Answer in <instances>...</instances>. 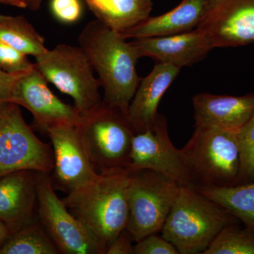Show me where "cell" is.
<instances>
[{"label":"cell","instance_id":"44dd1931","mask_svg":"<svg viewBox=\"0 0 254 254\" xmlns=\"http://www.w3.org/2000/svg\"><path fill=\"white\" fill-rule=\"evenodd\" d=\"M0 42L35 58L48 50L44 38L23 16L0 15Z\"/></svg>","mask_w":254,"mask_h":254},{"label":"cell","instance_id":"7c38bea8","mask_svg":"<svg viewBox=\"0 0 254 254\" xmlns=\"http://www.w3.org/2000/svg\"><path fill=\"white\" fill-rule=\"evenodd\" d=\"M48 83L35 65L16 83L11 103L28 110L37 126L46 133L60 125L78 126L81 122V115L74 106L58 98L50 89Z\"/></svg>","mask_w":254,"mask_h":254},{"label":"cell","instance_id":"30bf717a","mask_svg":"<svg viewBox=\"0 0 254 254\" xmlns=\"http://www.w3.org/2000/svg\"><path fill=\"white\" fill-rule=\"evenodd\" d=\"M127 169L131 172L152 170L181 186L194 187L181 150L170 140L166 118L160 114L153 126L133 136Z\"/></svg>","mask_w":254,"mask_h":254},{"label":"cell","instance_id":"d6a6232c","mask_svg":"<svg viewBox=\"0 0 254 254\" xmlns=\"http://www.w3.org/2000/svg\"><path fill=\"white\" fill-rule=\"evenodd\" d=\"M217 1H218V0H210V2H211L212 6H213V5L215 4Z\"/></svg>","mask_w":254,"mask_h":254},{"label":"cell","instance_id":"4fadbf2b","mask_svg":"<svg viewBox=\"0 0 254 254\" xmlns=\"http://www.w3.org/2000/svg\"><path fill=\"white\" fill-rule=\"evenodd\" d=\"M198 28L213 48L254 43V0H218Z\"/></svg>","mask_w":254,"mask_h":254},{"label":"cell","instance_id":"3957f363","mask_svg":"<svg viewBox=\"0 0 254 254\" xmlns=\"http://www.w3.org/2000/svg\"><path fill=\"white\" fill-rule=\"evenodd\" d=\"M240 220L194 187L180 186L162 230L179 254H203L225 227Z\"/></svg>","mask_w":254,"mask_h":254},{"label":"cell","instance_id":"83f0119b","mask_svg":"<svg viewBox=\"0 0 254 254\" xmlns=\"http://www.w3.org/2000/svg\"><path fill=\"white\" fill-rule=\"evenodd\" d=\"M24 74H10L0 70V107L11 103L15 86Z\"/></svg>","mask_w":254,"mask_h":254},{"label":"cell","instance_id":"ffe728a7","mask_svg":"<svg viewBox=\"0 0 254 254\" xmlns=\"http://www.w3.org/2000/svg\"><path fill=\"white\" fill-rule=\"evenodd\" d=\"M193 187L254 230V182L227 187Z\"/></svg>","mask_w":254,"mask_h":254},{"label":"cell","instance_id":"52a82bcc","mask_svg":"<svg viewBox=\"0 0 254 254\" xmlns=\"http://www.w3.org/2000/svg\"><path fill=\"white\" fill-rule=\"evenodd\" d=\"M180 186L169 177L152 170L130 171L127 230L135 242L162 231Z\"/></svg>","mask_w":254,"mask_h":254},{"label":"cell","instance_id":"1f68e13d","mask_svg":"<svg viewBox=\"0 0 254 254\" xmlns=\"http://www.w3.org/2000/svg\"><path fill=\"white\" fill-rule=\"evenodd\" d=\"M43 0H28V8L32 11H37L41 7Z\"/></svg>","mask_w":254,"mask_h":254},{"label":"cell","instance_id":"7a4b0ae2","mask_svg":"<svg viewBox=\"0 0 254 254\" xmlns=\"http://www.w3.org/2000/svg\"><path fill=\"white\" fill-rule=\"evenodd\" d=\"M129 179L128 169L98 173L62 198L69 211L91 232L105 254L128 225Z\"/></svg>","mask_w":254,"mask_h":254},{"label":"cell","instance_id":"603a6c76","mask_svg":"<svg viewBox=\"0 0 254 254\" xmlns=\"http://www.w3.org/2000/svg\"><path fill=\"white\" fill-rule=\"evenodd\" d=\"M204 254H254V230L234 224L224 228Z\"/></svg>","mask_w":254,"mask_h":254},{"label":"cell","instance_id":"ac0fdd59","mask_svg":"<svg viewBox=\"0 0 254 254\" xmlns=\"http://www.w3.org/2000/svg\"><path fill=\"white\" fill-rule=\"evenodd\" d=\"M211 7L210 0H183L168 12L153 17L149 16L120 35L127 40L138 39L192 31L199 26Z\"/></svg>","mask_w":254,"mask_h":254},{"label":"cell","instance_id":"ba28073f","mask_svg":"<svg viewBox=\"0 0 254 254\" xmlns=\"http://www.w3.org/2000/svg\"><path fill=\"white\" fill-rule=\"evenodd\" d=\"M53 168V148L35 134L19 105L0 107V177L20 170L51 174Z\"/></svg>","mask_w":254,"mask_h":254},{"label":"cell","instance_id":"277c9868","mask_svg":"<svg viewBox=\"0 0 254 254\" xmlns=\"http://www.w3.org/2000/svg\"><path fill=\"white\" fill-rule=\"evenodd\" d=\"M237 131L195 127L190 141L180 149L194 187L240 185V154Z\"/></svg>","mask_w":254,"mask_h":254},{"label":"cell","instance_id":"e0dca14e","mask_svg":"<svg viewBox=\"0 0 254 254\" xmlns=\"http://www.w3.org/2000/svg\"><path fill=\"white\" fill-rule=\"evenodd\" d=\"M192 101L195 127L237 131L254 113V93L243 96L199 93Z\"/></svg>","mask_w":254,"mask_h":254},{"label":"cell","instance_id":"f546056e","mask_svg":"<svg viewBox=\"0 0 254 254\" xmlns=\"http://www.w3.org/2000/svg\"><path fill=\"white\" fill-rule=\"evenodd\" d=\"M11 232L8 227L0 220V248L11 236Z\"/></svg>","mask_w":254,"mask_h":254},{"label":"cell","instance_id":"9a60e30c","mask_svg":"<svg viewBox=\"0 0 254 254\" xmlns=\"http://www.w3.org/2000/svg\"><path fill=\"white\" fill-rule=\"evenodd\" d=\"M131 43L139 59L148 57L180 68L204 59L213 49L208 37L198 28L171 36L138 38Z\"/></svg>","mask_w":254,"mask_h":254},{"label":"cell","instance_id":"5b68a950","mask_svg":"<svg viewBox=\"0 0 254 254\" xmlns=\"http://www.w3.org/2000/svg\"><path fill=\"white\" fill-rule=\"evenodd\" d=\"M81 117L78 133L97 173L127 169L136 133L126 115L102 102Z\"/></svg>","mask_w":254,"mask_h":254},{"label":"cell","instance_id":"2e32d148","mask_svg":"<svg viewBox=\"0 0 254 254\" xmlns=\"http://www.w3.org/2000/svg\"><path fill=\"white\" fill-rule=\"evenodd\" d=\"M181 68L171 64L158 63L149 74L141 78L127 115L136 133L144 131L154 125L160 100Z\"/></svg>","mask_w":254,"mask_h":254},{"label":"cell","instance_id":"d6986e66","mask_svg":"<svg viewBox=\"0 0 254 254\" xmlns=\"http://www.w3.org/2000/svg\"><path fill=\"white\" fill-rule=\"evenodd\" d=\"M96 19L121 33L143 22L153 9L152 0H83Z\"/></svg>","mask_w":254,"mask_h":254},{"label":"cell","instance_id":"484cf974","mask_svg":"<svg viewBox=\"0 0 254 254\" xmlns=\"http://www.w3.org/2000/svg\"><path fill=\"white\" fill-rule=\"evenodd\" d=\"M50 9L54 17L65 24L77 22L83 13L81 0H51Z\"/></svg>","mask_w":254,"mask_h":254},{"label":"cell","instance_id":"4dcf8cb0","mask_svg":"<svg viewBox=\"0 0 254 254\" xmlns=\"http://www.w3.org/2000/svg\"><path fill=\"white\" fill-rule=\"evenodd\" d=\"M0 3L21 9H26L28 8V0H0Z\"/></svg>","mask_w":254,"mask_h":254},{"label":"cell","instance_id":"cb8c5ba5","mask_svg":"<svg viewBox=\"0 0 254 254\" xmlns=\"http://www.w3.org/2000/svg\"><path fill=\"white\" fill-rule=\"evenodd\" d=\"M240 154V184L254 182V113L237 131Z\"/></svg>","mask_w":254,"mask_h":254},{"label":"cell","instance_id":"4316f807","mask_svg":"<svg viewBox=\"0 0 254 254\" xmlns=\"http://www.w3.org/2000/svg\"><path fill=\"white\" fill-rule=\"evenodd\" d=\"M176 247L163 236L152 234L134 245V254H178Z\"/></svg>","mask_w":254,"mask_h":254},{"label":"cell","instance_id":"6da1fadb","mask_svg":"<svg viewBox=\"0 0 254 254\" xmlns=\"http://www.w3.org/2000/svg\"><path fill=\"white\" fill-rule=\"evenodd\" d=\"M103 88V103L127 115L141 78L136 71L138 58L131 42L98 20L87 23L78 37Z\"/></svg>","mask_w":254,"mask_h":254},{"label":"cell","instance_id":"9c48e42d","mask_svg":"<svg viewBox=\"0 0 254 254\" xmlns=\"http://www.w3.org/2000/svg\"><path fill=\"white\" fill-rule=\"evenodd\" d=\"M37 220L62 254H105L96 239L56 194L50 174L38 172Z\"/></svg>","mask_w":254,"mask_h":254},{"label":"cell","instance_id":"8fae6325","mask_svg":"<svg viewBox=\"0 0 254 254\" xmlns=\"http://www.w3.org/2000/svg\"><path fill=\"white\" fill-rule=\"evenodd\" d=\"M46 133L51 141L54 157L50 177L55 190L68 193L98 175L82 143L77 126L60 125L50 128Z\"/></svg>","mask_w":254,"mask_h":254},{"label":"cell","instance_id":"7402d4cb","mask_svg":"<svg viewBox=\"0 0 254 254\" xmlns=\"http://www.w3.org/2000/svg\"><path fill=\"white\" fill-rule=\"evenodd\" d=\"M59 254L38 220L11 234L0 248V254Z\"/></svg>","mask_w":254,"mask_h":254},{"label":"cell","instance_id":"d4e9b609","mask_svg":"<svg viewBox=\"0 0 254 254\" xmlns=\"http://www.w3.org/2000/svg\"><path fill=\"white\" fill-rule=\"evenodd\" d=\"M35 67L28 55L0 42V70L10 74H23Z\"/></svg>","mask_w":254,"mask_h":254},{"label":"cell","instance_id":"f1b7e54d","mask_svg":"<svg viewBox=\"0 0 254 254\" xmlns=\"http://www.w3.org/2000/svg\"><path fill=\"white\" fill-rule=\"evenodd\" d=\"M133 242L131 235L126 229L110 244L105 254H134Z\"/></svg>","mask_w":254,"mask_h":254},{"label":"cell","instance_id":"5bb4252c","mask_svg":"<svg viewBox=\"0 0 254 254\" xmlns=\"http://www.w3.org/2000/svg\"><path fill=\"white\" fill-rule=\"evenodd\" d=\"M38 172L20 170L0 177V220L11 234L37 220Z\"/></svg>","mask_w":254,"mask_h":254},{"label":"cell","instance_id":"8992f818","mask_svg":"<svg viewBox=\"0 0 254 254\" xmlns=\"http://www.w3.org/2000/svg\"><path fill=\"white\" fill-rule=\"evenodd\" d=\"M35 65L47 81L72 98L81 116L101 105L99 80L79 46L58 45L37 57Z\"/></svg>","mask_w":254,"mask_h":254}]
</instances>
